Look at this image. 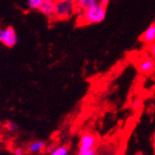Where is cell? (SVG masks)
I'll list each match as a JSON object with an SVG mask.
<instances>
[{"label":"cell","instance_id":"obj_1","mask_svg":"<svg viewBox=\"0 0 155 155\" xmlns=\"http://www.w3.org/2000/svg\"><path fill=\"white\" fill-rule=\"evenodd\" d=\"M107 15V7L97 4L87 10H83L76 7L75 17L78 26H88L102 22Z\"/></svg>","mask_w":155,"mask_h":155},{"label":"cell","instance_id":"obj_2","mask_svg":"<svg viewBox=\"0 0 155 155\" xmlns=\"http://www.w3.org/2000/svg\"><path fill=\"white\" fill-rule=\"evenodd\" d=\"M76 4L74 0H55L54 21H67L75 16Z\"/></svg>","mask_w":155,"mask_h":155},{"label":"cell","instance_id":"obj_3","mask_svg":"<svg viewBox=\"0 0 155 155\" xmlns=\"http://www.w3.org/2000/svg\"><path fill=\"white\" fill-rule=\"evenodd\" d=\"M137 69L140 74L150 75L155 71V60L150 56H145L137 61Z\"/></svg>","mask_w":155,"mask_h":155},{"label":"cell","instance_id":"obj_4","mask_svg":"<svg viewBox=\"0 0 155 155\" xmlns=\"http://www.w3.org/2000/svg\"><path fill=\"white\" fill-rule=\"evenodd\" d=\"M18 41H19V37H18L16 30L14 29V28L11 26L5 28L3 31L2 38H1V43L5 47L11 48L18 44Z\"/></svg>","mask_w":155,"mask_h":155},{"label":"cell","instance_id":"obj_5","mask_svg":"<svg viewBox=\"0 0 155 155\" xmlns=\"http://www.w3.org/2000/svg\"><path fill=\"white\" fill-rule=\"evenodd\" d=\"M96 145H97L96 136L90 132H86L80 137L78 152H86L93 148H96Z\"/></svg>","mask_w":155,"mask_h":155},{"label":"cell","instance_id":"obj_6","mask_svg":"<svg viewBox=\"0 0 155 155\" xmlns=\"http://www.w3.org/2000/svg\"><path fill=\"white\" fill-rule=\"evenodd\" d=\"M37 10L45 15L49 21H54L55 0H42Z\"/></svg>","mask_w":155,"mask_h":155},{"label":"cell","instance_id":"obj_7","mask_svg":"<svg viewBox=\"0 0 155 155\" xmlns=\"http://www.w3.org/2000/svg\"><path fill=\"white\" fill-rule=\"evenodd\" d=\"M139 40L147 46L155 43V22L149 25V27L140 35Z\"/></svg>","mask_w":155,"mask_h":155},{"label":"cell","instance_id":"obj_8","mask_svg":"<svg viewBox=\"0 0 155 155\" xmlns=\"http://www.w3.org/2000/svg\"><path fill=\"white\" fill-rule=\"evenodd\" d=\"M46 148V142L43 140H35V141L31 142L27 147V150L32 154H37L44 150Z\"/></svg>","mask_w":155,"mask_h":155},{"label":"cell","instance_id":"obj_9","mask_svg":"<svg viewBox=\"0 0 155 155\" xmlns=\"http://www.w3.org/2000/svg\"><path fill=\"white\" fill-rule=\"evenodd\" d=\"M76 7L83 10H87L98 4V0H74Z\"/></svg>","mask_w":155,"mask_h":155},{"label":"cell","instance_id":"obj_10","mask_svg":"<svg viewBox=\"0 0 155 155\" xmlns=\"http://www.w3.org/2000/svg\"><path fill=\"white\" fill-rule=\"evenodd\" d=\"M48 155H69V149L66 146H59L54 149Z\"/></svg>","mask_w":155,"mask_h":155},{"label":"cell","instance_id":"obj_11","mask_svg":"<svg viewBox=\"0 0 155 155\" xmlns=\"http://www.w3.org/2000/svg\"><path fill=\"white\" fill-rule=\"evenodd\" d=\"M4 128L8 132V133H12V134H15L18 132L19 130V126L16 123H14V122H8L5 125H4Z\"/></svg>","mask_w":155,"mask_h":155},{"label":"cell","instance_id":"obj_12","mask_svg":"<svg viewBox=\"0 0 155 155\" xmlns=\"http://www.w3.org/2000/svg\"><path fill=\"white\" fill-rule=\"evenodd\" d=\"M142 106H143V101H142V98H140V97H137L132 103V108L134 110H141Z\"/></svg>","mask_w":155,"mask_h":155},{"label":"cell","instance_id":"obj_13","mask_svg":"<svg viewBox=\"0 0 155 155\" xmlns=\"http://www.w3.org/2000/svg\"><path fill=\"white\" fill-rule=\"evenodd\" d=\"M42 0H27L30 9H37Z\"/></svg>","mask_w":155,"mask_h":155},{"label":"cell","instance_id":"obj_14","mask_svg":"<svg viewBox=\"0 0 155 155\" xmlns=\"http://www.w3.org/2000/svg\"><path fill=\"white\" fill-rule=\"evenodd\" d=\"M148 52H149V56H150L152 59L155 60V43H152V44L149 45Z\"/></svg>","mask_w":155,"mask_h":155},{"label":"cell","instance_id":"obj_15","mask_svg":"<svg viewBox=\"0 0 155 155\" xmlns=\"http://www.w3.org/2000/svg\"><path fill=\"white\" fill-rule=\"evenodd\" d=\"M77 154H79V155H97V148H93L86 152H78Z\"/></svg>","mask_w":155,"mask_h":155},{"label":"cell","instance_id":"obj_16","mask_svg":"<svg viewBox=\"0 0 155 155\" xmlns=\"http://www.w3.org/2000/svg\"><path fill=\"white\" fill-rule=\"evenodd\" d=\"M14 155H24V150L21 147H15L13 149Z\"/></svg>","mask_w":155,"mask_h":155},{"label":"cell","instance_id":"obj_17","mask_svg":"<svg viewBox=\"0 0 155 155\" xmlns=\"http://www.w3.org/2000/svg\"><path fill=\"white\" fill-rule=\"evenodd\" d=\"M110 0H98V4H101L104 7H108V5L110 4Z\"/></svg>","mask_w":155,"mask_h":155},{"label":"cell","instance_id":"obj_18","mask_svg":"<svg viewBox=\"0 0 155 155\" xmlns=\"http://www.w3.org/2000/svg\"><path fill=\"white\" fill-rule=\"evenodd\" d=\"M3 31H4V29H3V28H2V27H0V42H1V38H2Z\"/></svg>","mask_w":155,"mask_h":155},{"label":"cell","instance_id":"obj_19","mask_svg":"<svg viewBox=\"0 0 155 155\" xmlns=\"http://www.w3.org/2000/svg\"><path fill=\"white\" fill-rule=\"evenodd\" d=\"M4 129V124L1 123V122H0V133H1L2 132V130Z\"/></svg>","mask_w":155,"mask_h":155},{"label":"cell","instance_id":"obj_20","mask_svg":"<svg viewBox=\"0 0 155 155\" xmlns=\"http://www.w3.org/2000/svg\"><path fill=\"white\" fill-rule=\"evenodd\" d=\"M134 155H144V153H143V152H141V151H138V152L135 153Z\"/></svg>","mask_w":155,"mask_h":155},{"label":"cell","instance_id":"obj_21","mask_svg":"<svg viewBox=\"0 0 155 155\" xmlns=\"http://www.w3.org/2000/svg\"><path fill=\"white\" fill-rule=\"evenodd\" d=\"M153 148H154V151H155V135H154V137H153Z\"/></svg>","mask_w":155,"mask_h":155},{"label":"cell","instance_id":"obj_22","mask_svg":"<svg viewBox=\"0 0 155 155\" xmlns=\"http://www.w3.org/2000/svg\"><path fill=\"white\" fill-rule=\"evenodd\" d=\"M0 150H1V142H0Z\"/></svg>","mask_w":155,"mask_h":155},{"label":"cell","instance_id":"obj_23","mask_svg":"<svg viewBox=\"0 0 155 155\" xmlns=\"http://www.w3.org/2000/svg\"><path fill=\"white\" fill-rule=\"evenodd\" d=\"M77 155H79V154H77Z\"/></svg>","mask_w":155,"mask_h":155}]
</instances>
